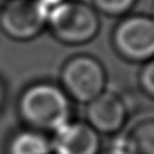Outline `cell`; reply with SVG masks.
<instances>
[{
    "label": "cell",
    "instance_id": "ba28073f",
    "mask_svg": "<svg viewBox=\"0 0 154 154\" xmlns=\"http://www.w3.org/2000/svg\"><path fill=\"white\" fill-rule=\"evenodd\" d=\"M7 154H52L51 137L31 128L19 130L8 140Z\"/></svg>",
    "mask_w": 154,
    "mask_h": 154
},
{
    "label": "cell",
    "instance_id": "52a82bcc",
    "mask_svg": "<svg viewBox=\"0 0 154 154\" xmlns=\"http://www.w3.org/2000/svg\"><path fill=\"white\" fill-rule=\"evenodd\" d=\"M52 154H99L101 135L86 121L70 120L51 137Z\"/></svg>",
    "mask_w": 154,
    "mask_h": 154
},
{
    "label": "cell",
    "instance_id": "277c9868",
    "mask_svg": "<svg viewBox=\"0 0 154 154\" xmlns=\"http://www.w3.org/2000/svg\"><path fill=\"white\" fill-rule=\"evenodd\" d=\"M112 45L117 54L126 61L147 63L154 59V19L136 14L125 16L116 25Z\"/></svg>",
    "mask_w": 154,
    "mask_h": 154
},
{
    "label": "cell",
    "instance_id": "7c38bea8",
    "mask_svg": "<svg viewBox=\"0 0 154 154\" xmlns=\"http://www.w3.org/2000/svg\"><path fill=\"white\" fill-rule=\"evenodd\" d=\"M99 154H129V152L126 147L122 136H117L115 140Z\"/></svg>",
    "mask_w": 154,
    "mask_h": 154
},
{
    "label": "cell",
    "instance_id": "30bf717a",
    "mask_svg": "<svg viewBox=\"0 0 154 154\" xmlns=\"http://www.w3.org/2000/svg\"><path fill=\"white\" fill-rule=\"evenodd\" d=\"M137 0H92V7L100 14L109 17L126 16Z\"/></svg>",
    "mask_w": 154,
    "mask_h": 154
},
{
    "label": "cell",
    "instance_id": "7a4b0ae2",
    "mask_svg": "<svg viewBox=\"0 0 154 154\" xmlns=\"http://www.w3.org/2000/svg\"><path fill=\"white\" fill-rule=\"evenodd\" d=\"M101 22L91 5L67 0L49 11L47 27L58 42L66 45H84L95 38Z\"/></svg>",
    "mask_w": 154,
    "mask_h": 154
},
{
    "label": "cell",
    "instance_id": "6da1fadb",
    "mask_svg": "<svg viewBox=\"0 0 154 154\" xmlns=\"http://www.w3.org/2000/svg\"><path fill=\"white\" fill-rule=\"evenodd\" d=\"M72 102L60 85L36 82L20 93L17 111L26 128L54 133L72 120Z\"/></svg>",
    "mask_w": 154,
    "mask_h": 154
},
{
    "label": "cell",
    "instance_id": "2e32d148",
    "mask_svg": "<svg viewBox=\"0 0 154 154\" xmlns=\"http://www.w3.org/2000/svg\"><path fill=\"white\" fill-rule=\"evenodd\" d=\"M7 1H8V0H7Z\"/></svg>",
    "mask_w": 154,
    "mask_h": 154
},
{
    "label": "cell",
    "instance_id": "4fadbf2b",
    "mask_svg": "<svg viewBox=\"0 0 154 154\" xmlns=\"http://www.w3.org/2000/svg\"><path fill=\"white\" fill-rule=\"evenodd\" d=\"M38 1H40L45 8H48L49 10H51L52 8L57 7L58 5L63 4V2L67 1V0H38Z\"/></svg>",
    "mask_w": 154,
    "mask_h": 154
},
{
    "label": "cell",
    "instance_id": "9c48e42d",
    "mask_svg": "<svg viewBox=\"0 0 154 154\" xmlns=\"http://www.w3.org/2000/svg\"><path fill=\"white\" fill-rule=\"evenodd\" d=\"M122 138L129 154H154V118L136 122Z\"/></svg>",
    "mask_w": 154,
    "mask_h": 154
},
{
    "label": "cell",
    "instance_id": "3957f363",
    "mask_svg": "<svg viewBox=\"0 0 154 154\" xmlns=\"http://www.w3.org/2000/svg\"><path fill=\"white\" fill-rule=\"evenodd\" d=\"M59 85L72 101L86 106L106 90V68L93 56H74L63 65Z\"/></svg>",
    "mask_w": 154,
    "mask_h": 154
},
{
    "label": "cell",
    "instance_id": "5b68a950",
    "mask_svg": "<svg viewBox=\"0 0 154 154\" xmlns=\"http://www.w3.org/2000/svg\"><path fill=\"white\" fill-rule=\"evenodd\" d=\"M49 11L38 0H8L0 10V29L14 41H31L47 27Z\"/></svg>",
    "mask_w": 154,
    "mask_h": 154
},
{
    "label": "cell",
    "instance_id": "9a60e30c",
    "mask_svg": "<svg viewBox=\"0 0 154 154\" xmlns=\"http://www.w3.org/2000/svg\"><path fill=\"white\" fill-rule=\"evenodd\" d=\"M152 17H153V19H154V7H153V10H152Z\"/></svg>",
    "mask_w": 154,
    "mask_h": 154
},
{
    "label": "cell",
    "instance_id": "5bb4252c",
    "mask_svg": "<svg viewBox=\"0 0 154 154\" xmlns=\"http://www.w3.org/2000/svg\"><path fill=\"white\" fill-rule=\"evenodd\" d=\"M5 97H6V91H5V86L2 82L0 81V109L2 108L4 103H5Z\"/></svg>",
    "mask_w": 154,
    "mask_h": 154
},
{
    "label": "cell",
    "instance_id": "8992f818",
    "mask_svg": "<svg viewBox=\"0 0 154 154\" xmlns=\"http://www.w3.org/2000/svg\"><path fill=\"white\" fill-rule=\"evenodd\" d=\"M128 119V108L118 93L106 91L85 108V121L100 135L119 134Z\"/></svg>",
    "mask_w": 154,
    "mask_h": 154
},
{
    "label": "cell",
    "instance_id": "8fae6325",
    "mask_svg": "<svg viewBox=\"0 0 154 154\" xmlns=\"http://www.w3.org/2000/svg\"><path fill=\"white\" fill-rule=\"evenodd\" d=\"M138 84L140 90L154 100V59L143 65L138 74Z\"/></svg>",
    "mask_w": 154,
    "mask_h": 154
}]
</instances>
